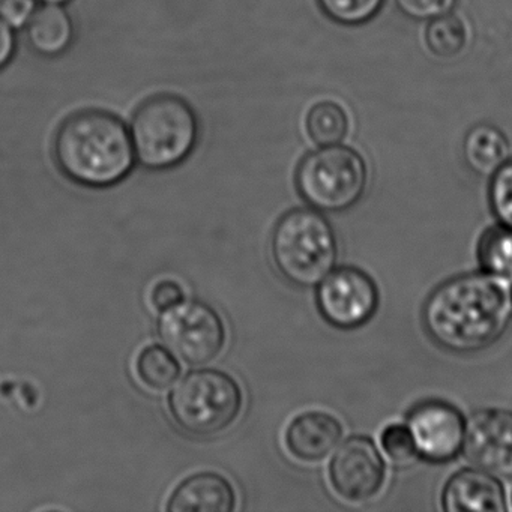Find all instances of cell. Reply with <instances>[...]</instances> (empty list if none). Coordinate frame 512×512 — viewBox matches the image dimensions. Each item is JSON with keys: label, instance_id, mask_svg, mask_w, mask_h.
Masks as SVG:
<instances>
[{"label": "cell", "instance_id": "1", "mask_svg": "<svg viewBox=\"0 0 512 512\" xmlns=\"http://www.w3.org/2000/svg\"><path fill=\"white\" fill-rule=\"evenodd\" d=\"M511 320V286L487 272H472L445 281L431 292L422 310V323L431 340L460 355L493 346Z\"/></svg>", "mask_w": 512, "mask_h": 512}, {"label": "cell", "instance_id": "2", "mask_svg": "<svg viewBox=\"0 0 512 512\" xmlns=\"http://www.w3.org/2000/svg\"><path fill=\"white\" fill-rule=\"evenodd\" d=\"M53 157L65 178L86 188L115 187L136 167L130 128L106 110H82L59 125Z\"/></svg>", "mask_w": 512, "mask_h": 512}, {"label": "cell", "instance_id": "3", "mask_svg": "<svg viewBox=\"0 0 512 512\" xmlns=\"http://www.w3.org/2000/svg\"><path fill=\"white\" fill-rule=\"evenodd\" d=\"M128 128L137 163L152 172L181 166L199 143V116L187 100L175 94H158L143 101Z\"/></svg>", "mask_w": 512, "mask_h": 512}, {"label": "cell", "instance_id": "4", "mask_svg": "<svg viewBox=\"0 0 512 512\" xmlns=\"http://www.w3.org/2000/svg\"><path fill=\"white\" fill-rule=\"evenodd\" d=\"M269 247L281 277L301 289L319 286L335 268L338 257L334 229L314 208L286 212L272 230Z\"/></svg>", "mask_w": 512, "mask_h": 512}, {"label": "cell", "instance_id": "5", "mask_svg": "<svg viewBox=\"0 0 512 512\" xmlns=\"http://www.w3.org/2000/svg\"><path fill=\"white\" fill-rule=\"evenodd\" d=\"M244 394L235 377L217 368L190 371L169 397L175 424L193 437H212L238 419Z\"/></svg>", "mask_w": 512, "mask_h": 512}, {"label": "cell", "instance_id": "6", "mask_svg": "<svg viewBox=\"0 0 512 512\" xmlns=\"http://www.w3.org/2000/svg\"><path fill=\"white\" fill-rule=\"evenodd\" d=\"M295 184L302 199L320 212H344L364 196L368 169L364 158L347 146H320L302 158Z\"/></svg>", "mask_w": 512, "mask_h": 512}, {"label": "cell", "instance_id": "7", "mask_svg": "<svg viewBox=\"0 0 512 512\" xmlns=\"http://www.w3.org/2000/svg\"><path fill=\"white\" fill-rule=\"evenodd\" d=\"M158 335L164 346L185 364H209L226 346V325L212 305L197 299L163 311L158 320Z\"/></svg>", "mask_w": 512, "mask_h": 512}, {"label": "cell", "instance_id": "8", "mask_svg": "<svg viewBox=\"0 0 512 512\" xmlns=\"http://www.w3.org/2000/svg\"><path fill=\"white\" fill-rule=\"evenodd\" d=\"M379 301L373 278L355 266L332 269L317 289L320 314L338 329H356L370 322Z\"/></svg>", "mask_w": 512, "mask_h": 512}, {"label": "cell", "instance_id": "9", "mask_svg": "<svg viewBox=\"0 0 512 512\" xmlns=\"http://www.w3.org/2000/svg\"><path fill=\"white\" fill-rule=\"evenodd\" d=\"M382 454L370 437L347 439L332 457L329 478L332 487L349 502H368L385 484Z\"/></svg>", "mask_w": 512, "mask_h": 512}, {"label": "cell", "instance_id": "10", "mask_svg": "<svg viewBox=\"0 0 512 512\" xmlns=\"http://www.w3.org/2000/svg\"><path fill=\"white\" fill-rule=\"evenodd\" d=\"M407 427L415 440L418 457L445 463L463 451L466 419L463 413L440 400L416 404L407 415Z\"/></svg>", "mask_w": 512, "mask_h": 512}, {"label": "cell", "instance_id": "11", "mask_svg": "<svg viewBox=\"0 0 512 512\" xmlns=\"http://www.w3.org/2000/svg\"><path fill=\"white\" fill-rule=\"evenodd\" d=\"M463 452L470 464L500 478L512 476V412L481 409L466 419Z\"/></svg>", "mask_w": 512, "mask_h": 512}, {"label": "cell", "instance_id": "12", "mask_svg": "<svg viewBox=\"0 0 512 512\" xmlns=\"http://www.w3.org/2000/svg\"><path fill=\"white\" fill-rule=\"evenodd\" d=\"M446 512H505V488L497 476L478 469H463L446 482L442 493Z\"/></svg>", "mask_w": 512, "mask_h": 512}, {"label": "cell", "instance_id": "13", "mask_svg": "<svg viewBox=\"0 0 512 512\" xmlns=\"http://www.w3.org/2000/svg\"><path fill=\"white\" fill-rule=\"evenodd\" d=\"M343 425L326 412L301 413L292 419L284 433V445L293 458L302 463L325 460L340 445Z\"/></svg>", "mask_w": 512, "mask_h": 512}, {"label": "cell", "instance_id": "14", "mask_svg": "<svg viewBox=\"0 0 512 512\" xmlns=\"http://www.w3.org/2000/svg\"><path fill=\"white\" fill-rule=\"evenodd\" d=\"M236 491L226 476L217 472H199L176 485L167 500L169 512H233Z\"/></svg>", "mask_w": 512, "mask_h": 512}, {"label": "cell", "instance_id": "15", "mask_svg": "<svg viewBox=\"0 0 512 512\" xmlns=\"http://www.w3.org/2000/svg\"><path fill=\"white\" fill-rule=\"evenodd\" d=\"M25 31L32 52L46 59L64 56L76 37L73 17L65 5H41Z\"/></svg>", "mask_w": 512, "mask_h": 512}, {"label": "cell", "instance_id": "16", "mask_svg": "<svg viewBox=\"0 0 512 512\" xmlns=\"http://www.w3.org/2000/svg\"><path fill=\"white\" fill-rule=\"evenodd\" d=\"M463 157L473 173L491 178L511 158V143L494 125H475L464 137Z\"/></svg>", "mask_w": 512, "mask_h": 512}, {"label": "cell", "instance_id": "17", "mask_svg": "<svg viewBox=\"0 0 512 512\" xmlns=\"http://www.w3.org/2000/svg\"><path fill=\"white\" fill-rule=\"evenodd\" d=\"M136 373L146 388L161 392L178 382L181 365L166 346L151 344L140 350L136 359Z\"/></svg>", "mask_w": 512, "mask_h": 512}, {"label": "cell", "instance_id": "18", "mask_svg": "<svg viewBox=\"0 0 512 512\" xmlns=\"http://www.w3.org/2000/svg\"><path fill=\"white\" fill-rule=\"evenodd\" d=\"M482 271L512 284V229L497 224L482 233L476 248Z\"/></svg>", "mask_w": 512, "mask_h": 512}, {"label": "cell", "instance_id": "19", "mask_svg": "<svg viewBox=\"0 0 512 512\" xmlns=\"http://www.w3.org/2000/svg\"><path fill=\"white\" fill-rule=\"evenodd\" d=\"M307 133L319 146L340 145L349 131V119L340 104L322 101L307 115Z\"/></svg>", "mask_w": 512, "mask_h": 512}, {"label": "cell", "instance_id": "20", "mask_svg": "<svg viewBox=\"0 0 512 512\" xmlns=\"http://www.w3.org/2000/svg\"><path fill=\"white\" fill-rule=\"evenodd\" d=\"M467 28L454 14L436 17L428 23L425 43L433 55L451 59L460 55L467 46Z\"/></svg>", "mask_w": 512, "mask_h": 512}, {"label": "cell", "instance_id": "21", "mask_svg": "<svg viewBox=\"0 0 512 512\" xmlns=\"http://www.w3.org/2000/svg\"><path fill=\"white\" fill-rule=\"evenodd\" d=\"M322 13L334 23L359 26L373 20L385 5V0H317Z\"/></svg>", "mask_w": 512, "mask_h": 512}, {"label": "cell", "instance_id": "22", "mask_svg": "<svg viewBox=\"0 0 512 512\" xmlns=\"http://www.w3.org/2000/svg\"><path fill=\"white\" fill-rule=\"evenodd\" d=\"M488 199L499 223L512 229V158L491 176Z\"/></svg>", "mask_w": 512, "mask_h": 512}, {"label": "cell", "instance_id": "23", "mask_svg": "<svg viewBox=\"0 0 512 512\" xmlns=\"http://www.w3.org/2000/svg\"><path fill=\"white\" fill-rule=\"evenodd\" d=\"M380 446L383 452L397 464H407L418 457L415 440L409 427L404 424H391L383 428L380 434Z\"/></svg>", "mask_w": 512, "mask_h": 512}, {"label": "cell", "instance_id": "24", "mask_svg": "<svg viewBox=\"0 0 512 512\" xmlns=\"http://www.w3.org/2000/svg\"><path fill=\"white\" fill-rule=\"evenodd\" d=\"M457 0H395L398 10L412 20L430 22L454 10Z\"/></svg>", "mask_w": 512, "mask_h": 512}, {"label": "cell", "instance_id": "25", "mask_svg": "<svg viewBox=\"0 0 512 512\" xmlns=\"http://www.w3.org/2000/svg\"><path fill=\"white\" fill-rule=\"evenodd\" d=\"M38 10V0H0V19L14 31H25Z\"/></svg>", "mask_w": 512, "mask_h": 512}, {"label": "cell", "instance_id": "26", "mask_svg": "<svg viewBox=\"0 0 512 512\" xmlns=\"http://www.w3.org/2000/svg\"><path fill=\"white\" fill-rule=\"evenodd\" d=\"M185 299V292L178 281L163 280L158 281L151 290V304L155 310L163 311L181 304Z\"/></svg>", "mask_w": 512, "mask_h": 512}, {"label": "cell", "instance_id": "27", "mask_svg": "<svg viewBox=\"0 0 512 512\" xmlns=\"http://www.w3.org/2000/svg\"><path fill=\"white\" fill-rule=\"evenodd\" d=\"M17 52L16 31L0 19V71L13 62Z\"/></svg>", "mask_w": 512, "mask_h": 512}, {"label": "cell", "instance_id": "28", "mask_svg": "<svg viewBox=\"0 0 512 512\" xmlns=\"http://www.w3.org/2000/svg\"><path fill=\"white\" fill-rule=\"evenodd\" d=\"M40 4L67 5L71 0H38Z\"/></svg>", "mask_w": 512, "mask_h": 512}, {"label": "cell", "instance_id": "29", "mask_svg": "<svg viewBox=\"0 0 512 512\" xmlns=\"http://www.w3.org/2000/svg\"><path fill=\"white\" fill-rule=\"evenodd\" d=\"M511 503H512V493H511Z\"/></svg>", "mask_w": 512, "mask_h": 512}, {"label": "cell", "instance_id": "30", "mask_svg": "<svg viewBox=\"0 0 512 512\" xmlns=\"http://www.w3.org/2000/svg\"><path fill=\"white\" fill-rule=\"evenodd\" d=\"M511 290H512V284H511Z\"/></svg>", "mask_w": 512, "mask_h": 512}]
</instances>
